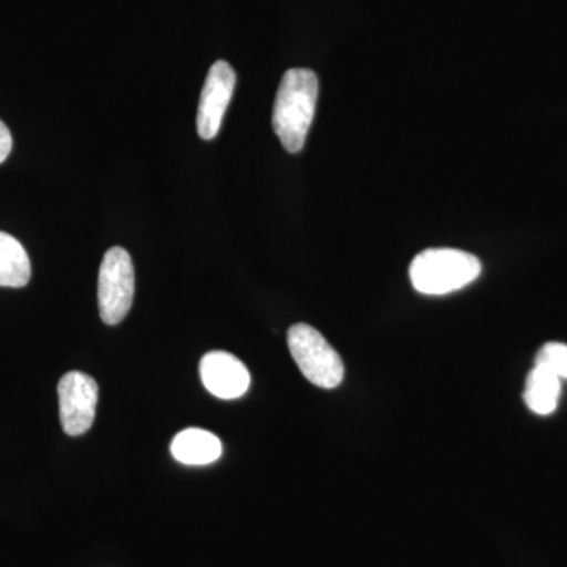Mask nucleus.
I'll list each match as a JSON object with an SVG mask.
<instances>
[{"instance_id": "f257e3e1", "label": "nucleus", "mask_w": 567, "mask_h": 567, "mask_svg": "<svg viewBox=\"0 0 567 567\" xmlns=\"http://www.w3.org/2000/svg\"><path fill=\"white\" fill-rule=\"evenodd\" d=\"M319 80L312 70L286 71L276 93L274 130L289 153L303 151L306 137L315 121Z\"/></svg>"}, {"instance_id": "f03ea898", "label": "nucleus", "mask_w": 567, "mask_h": 567, "mask_svg": "<svg viewBox=\"0 0 567 567\" xmlns=\"http://www.w3.org/2000/svg\"><path fill=\"white\" fill-rule=\"evenodd\" d=\"M483 265L473 254L453 248H432L417 254L410 265V281L416 292L447 295L475 282Z\"/></svg>"}, {"instance_id": "7ed1b4c3", "label": "nucleus", "mask_w": 567, "mask_h": 567, "mask_svg": "<svg viewBox=\"0 0 567 567\" xmlns=\"http://www.w3.org/2000/svg\"><path fill=\"white\" fill-rule=\"evenodd\" d=\"M287 344L301 374L312 385L333 390L344 380V363L330 342L311 324L297 323L287 333Z\"/></svg>"}, {"instance_id": "20e7f679", "label": "nucleus", "mask_w": 567, "mask_h": 567, "mask_svg": "<svg viewBox=\"0 0 567 567\" xmlns=\"http://www.w3.org/2000/svg\"><path fill=\"white\" fill-rule=\"evenodd\" d=\"M134 298L132 257L123 248L107 249L99 274L100 316L106 324H118L128 316Z\"/></svg>"}, {"instance_id": "39448f33", "label": "nucleus", "mask_w": 567, "mask_h": 567, "mask_svg": "<svg viewBox=\"0 0 567 567\" xmlns=\"http://www.w3.org/2000/svg\"><path fill=\"white\" fill-rule=\"evenodd\" d=\"M63 431L71 436L85 434L95 421L99 385L84 372H69L58 386Z\"/></svg>"}, {"instance_id": "423d86ee", "label": "nucleus", "mask_w": 567, "mask_h": 567, "mask_svg": "<svg viewBox=\"0 0 567 567\" xmlns=\"http://www.w3.org/2000/svg\"><path fill=\"white\" fill-rule=\"evenodd\" d=\"M237 74L229 63L218 61L213 63L200 93L199 110H197V133L205 141L215 140L223 125L224 114L233 100Z\"/></svg>"}, {"instance_id": "0eeeda50", "label": "nucleus", "mask_w": 567, "mask_h": 567, "mask_svg": "<svg viewBox=\"0 0 567 567\" xmlns=\"http://www.w3.org/2000/svg\"><path fill=\"white\" fill-rule=\"evenodd\" d=\"M200 379L208 393L224 401L241 398L251 385L246 365L229 352H208L200 361Z\"/></svg>"}, {"instance_id": "6e6552de", "label": "nucleus", "mask_w": 567, "mask_h": 567, "mask_svg": "<svg viewBox=\"0 0 567 567\" xmlns=\"http://www.w3.org/2000/svg\"><path fill=\"white\" fill-rule=\"evenodd\" d=\"M171 453L181 464L208 465L221 457L223 445L218 436L212 432L192 427L175 435L171 443Z\"/></svg>"}, {"instance_id": "1a4fd4ad", "label": "nucleus", "mask_w": 567, "mask_h": 567, "mask_svg": "<svg viewBox=\"0 0 567 567\" xmlns=\"http://www.w3.org/2000/svg\"><path fill=\"white\" fill-rule=\"evenodd\" d=\"M561 395V380L548 372L547 369L535 365L525 383V404L536 415L547 416L557 410Z\"/></svg>"}, {"instance_id": "9d476101", "label": "nucleus", "mask_w": 567, "mask_h": 567, "mask_svg": "<svg viewBox=\"0 0 567 567\" xmlns=\"http://www.w3.org/2000/svg\"><path fill=\"white\" fill-rule=\"evenodd\" d=\"M31 259L24 246L6 233H0V287L20 289L31 281Z\"/></svg>"}, {"instance_id": "9b49d317", "label": "nucleus", "mask_w": 567, "mask_h": 567, "mask_svg": "<svg viewBox=\"0 0 567 567\" xmlns=\"http://www.w3.org/2000/svg\"><path fill=\"white\" fill-rule=\"evenodd\" d=\"M536 365L547 369L559 380H567V346L561 342H548L537 352Z\"/></svg>"}, {"instance_id": "f8f14e48", "label": "nucleus", "mask_w": 567, "mask_h": 567, "mask_svg": "<svg viewBox=\"0 0 567 567\" xmlns=\"http://www.w3.org/2000/svg\"><path fill=\"white\" fill-rule=\"evenodd\" d=\"M11 147H13V137H11L10 130L7 128L6 123L0 121V164L9 158Z\"/></svg>"}]
</instances>
